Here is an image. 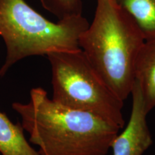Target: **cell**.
<instances>
[{"mask_svg": "<svg viewBox=\"0 0 155 155\" xmlns=\"http://www.w3.org/2000/svg\"><path fill=\"white\" fill-rule=\"evenodd\" d=\"M19 124L12 123L0 111V154L2 155H40L25 138Z\"/></svg>", "mask_w": 155, "mask_h": 155, "instance_id": "obj_7", "label": "cell"}, {"mask_svg": "<svg viewBox=\"0 0 155 155\" xmlns=\"http://www.w3.org/2000/svg\"><path fill=\"white\" fill-rule=\"evenodd\" d=\"M44 9L59 20L82 15L83 0H40Z\"/></svg>", "mask_w": 155, "mask_h": 155, "instance_id": "obj_9", "label": "cell"}, {"mask_svg": "<svg viewBox=\"0 0 155 155\" xmlns=\"http://www.w3.org/2000/svg\"><path fill=\"white\" fill-rule=\"evenodd\" d=\"M131 95L132 107L130 118L124 131L118 134L112 142L113 155H143L153 143L147 121L149 112L139 83L135 80Z\"/></svg>", "mask_w": 155, "mask_h": 155, "instance_id": "obj_5", "label": "cell"}, {"mask_svg": "<svg viewBox=\"0 0 155 155\" xmlns=\"http://www.w3.org/2000/svg\"><path fill=\"white\" fill-rule=\"evenodd\" d=\"M134 77L150 113L155 108V40H145L139 50L135 62Z\"/></svg>", "mask_w": 155, "mask_h": 155, "instance_id": "obj_6", "label": "cell"}, {"mask_svg": "<svg viewBox=\"0 0 155 155\" xmlns=\"http://www.w3.org/2000/svg\"><path fill=\"white\" fill-rule=\"evenodd\" d=\"M116 1L137 25L144 40H155V0Z\"/></svg>", "mask_w": 155, "mask_h": 155, "instance_id": "obj_8", "label": "cell"}, {"mask_svg": "<svg viewBox=\"0 0 155 155\" xmlns=\"http://www.w3.org/2000/svg\"><path fill=\"white\" fill-rule=\"evenodd\" d=\"M145 40L116 0H96L94 19L79 39L91 66L120 99L131 95L136 59Z\"/></svg>", "mask_w": 155, "mask_h": 155, "instance_id": "obj_2", "label": "cell"}, {"mask_svg": "<svg viewBox=\"0 0 155 155\" xmlns=\"http://www.w3.org/2000/svg\"><path fill=\"white\" fill-rule=\"evenodd\" d=\"M89 23L83 15L50 22L25 0H0V36L6 45L3 77L27 57L81 50L79 39Z\"/></svg>", "mask_w": 155, "mask_h": 155, "instance_id": "obj_3", "label": "cell"}, {"mask_svg": "<svg viewBox=\"0 0 155 155\" xmlns=\"http://www.w3.org/2000/svg\"><path fill=\"white\" fill-rule=\"evenodd\" d=\"M47 57L54 101L94 114L119 129L124 127V101L97 74L82 50L55 52Z\"/></svg>", "mask_w": 155, "mask_h": 155, "instance_id": "obj_4", "label": "cell"}, {"mask_svg": "<svg viewBox=\"0 0 155 155\" xmlns=\"http://www.w3.org/2000/svg\"><path fill=\"white\" fill-rule=\"evenodd\" d=\"M12 106L40 155H106L120 130L94 114L60 105L40 87L31 90L28 104Z\"/></svg>", "mask_w": 155, "mask_h": 155, "instance_id": "obj_1", "label": "cell"}]
</instances>
